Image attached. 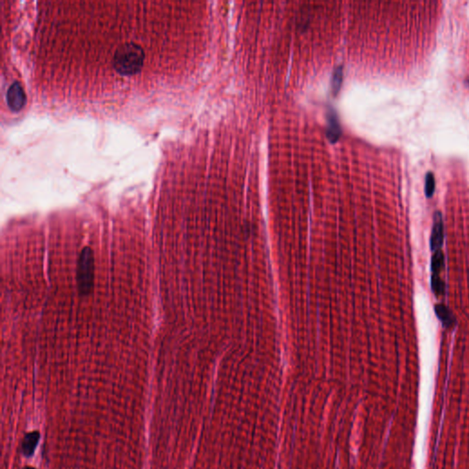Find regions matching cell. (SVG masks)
<instances>
[{
    "mask_svg": "<svg viewBox=\"0 0 469 469\" xmlns=\"http://www.w3.org/2000/svg\"><path fill=\"white\" fill-rule=\"evenodd\" d=\"M26 469H35V468H33V467H27V468Z\"/></svg>",
    "mask_w": 469,
    "mask_h": 469,
    "instance_id": "12",
    "label": "cell"
},
{
    "mask_svg": "<svg viewBox=\"0 0 469 469\" xmlns=\"http://www.w3.org/2000/svg\"><path fill=\"white\" fill-rule=\"evenodd\" d=\"M34 31L35 81L73 104L113 105L173 84L184 3L42 1Z\"/></svg>",
    "mask_w": 469,
    "mask_h": 469,
    "instance_id": "1",
    "label": "cell"
},
{
    "mask_svg": "<svg viewBox=\"0 0 469 469\" xmlns=\"http://www.w3.org/2000/svg\"><path fill=\"white\" fill-rule=\"evenodd\" d=\"M435 313L444 327H451L455 323L453 313L447 306L443 304H437L435 306Z\"/></svg>",
    "mask_w": 469,
    "mask_h": 469,
    "instance_id": "6",
    "label": "cell"
},
{
    "mask_svg": "<svg viewBox=\"0 0 469 469\" xmlns=\"http://www.w3.org/2000/svg\"><path fill=\"white\" fill-rule=\"evenodd\" d=\"M342 76H343L342 66L341 67L339 66L334 70L333 79H332V88H333V93L334 95H336L339 91L340 87L342 84Z\"/></svg>",
    "mask_w": 469,
    "mask_h": 469,
    "instance_id": "10",
    "label": "cell"
},
{
    "mask_svg": "<svg viewBox=\"0 0 469 469\" xmlns=\"http://www.w3.org/2000/svg\"><path fill=\"white\" fill-rule=\"evenodd\" d=\"M434 177L431 173H428L425 180V194L427 197H431L434 192Z\"/></svg>",
    "mask_w": 469,
    "mask_h": 469,
    "instance_id": "11",
    "label": "cell"
},
{
    "mask_svg": "<svg viewBox=\"0 0 469 469\" xmlns=\"http://www.w3.org/2000/svg\"><path fill=\"white\" fill-rule=\"evenodd\" d=\"M431 289L437 295H442L445 291V284L441 280L439 275L432 274L431 276Z\"/></svg>",
    "mask_w": 469,
    "mask_h": 469,
    "instance_id": "9",
    "label": "cell"
},
{
    "mask_svg": "<svg viewBox=\"0 0 469 469\" xmlns=\"http://www.w3.org/2000/svg\"><path fill=\"white\" fill-rule=\"evenodd\" d=\"M8 103L14 110H20L25 103V94L20 84H13L8 91Z\"/></svg>",
    "mask_w": 469,
    "mask_h": 469,
    "instance_id": "4",
    "label": "cell"
},
{
    "mask_svg": "<svg viewBox=\"0 0 469 469\" xmlns=\"http://www.w3.org/2000/svg\"><path fill=\"white\" fill-rule=\"evenodd\" d=\"M444 267V256L441 250L435 251L431 257V271L433 274L438 275Z\"/></svg>",
    "mask_w": 469,
    "mask_h": 469,
    "instance_id": "8",
    "label": "cell"
},
{
    "mask_svg": "<svg viewBox=\"0 0 469 469\" xmlns=\"http://www.w3.org/2000/svg\"><path fill=\"white\" fill-rule=\"evenodd\" d=\"M326 136L331 143H335L339 140L340 136H341L339 121L337 119L336 114L333 110H331L327 115Z\"/></svg>",
    "mask_w": 469,
    "mask_h": 469,
    "instance_id": "5",
    "label": "cell"
},
{
    "mask_svg": "<svg viewBox=\"0 0 469 469\" xmlns=\"http://www.w3.org/2000/svg\"><path fill=\"white\" fill-rule=\"evenodd\" d=\"M442 243H443V224H442V216H441V213L436 212L434 215L433 227H432L431 240H430L431 250L433 252L440 250V248H442Z\"/></svg>",
    "mask_w": 469,
    "mask_h": 469,
    "instance_id": "3",
    "label": "cell"
},
{
    "mask_svg": "<svg viewBox=\"0 0 469 469\" xmlns=\"http://www.w3.org/2000/svg\"><path fill=\"white\" fill-rule=\"evenodd\" d=\"M39 439H40L39 431H33L31 433H28L25 436L22 442V452L26 456H30L34 453L35 448L38 444Z\"/></svg>",
    "mask_w": 469,
    "mask_h": 469,
    "instance_id": "7",
    "label": "cell"
},
{
    "mask_svg": "<svg viewBox=\"0 0 469 469\" xmlns=\"http://www.w3.org/2000/svg\"><path fill=\"white\" fill-rule=\"evenodd\" d=\"M95 280V260L92 249L85 247L79 254L76 266V282L82 296L91 293Z\"/></svg>",
    "mask_w": 469,
    "mask_h": 469,
    "instance_id": "2",
    "label": "cell"
}]
</instances>
